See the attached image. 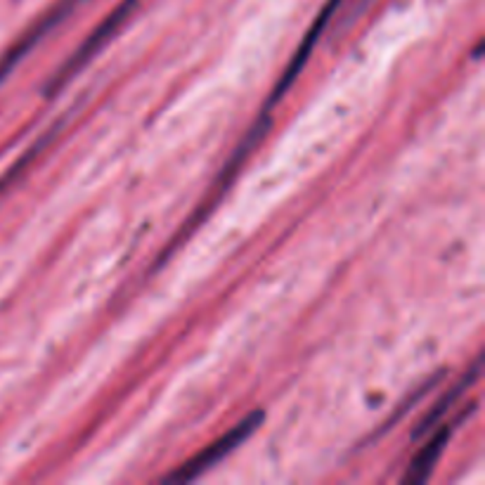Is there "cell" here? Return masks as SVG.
I'll list each match as a JSON object with an SVG mask.
<instances>
[{"mask_svg":"<svg viewBox=\"0 0 485 485\" xmlns=\"http://www.w3.org/2000/svg\"><path fill=\"white\" fill-rule=\"evenodd\" d=\"M71 7H74V3H71V0H62V3H58V5L52 7V10H47L46 17L38 19V24H36L34 29H29V34L24 36L22 41L12 47L5 58L0 59V83L5 81L7 76L12 74V69H15V67H17V64L22 62L26 55H29L31 47H34L36 43L43 41V36L50 34V31L55 29V26H58V24L62 22L64 17H67V15H69Z\"/></svg>","mask_w":485,"mask_h":485,"instance_id":"277c9868","label":"cell"},{"mask_svg":"<svg viewBox=\"0 0 485 485\" xmlns=\"http://www.w3.org/2000/svg\"><path fill=\"white\" fill-rule=\"evenodd\" d=\"M138 3L140 0H121V3H119V5H116L114 10H111L98 26H95L93 34L88 36L86 41L79 46V50H76L74 55L59 67L58 74L52 76L50 81L46 83V90H43L46 98H55V95H58L71 79H76V76L86 69L88 62H93V59L98 58V52L114 38L116 31L121 29L123 24H126V19L133 15Z\"/></svg>","mask_w":485,"mask_h":485,"instance_id":"6da1fadb","label":"cell"},{"mask_svg":"<svg viewBox=\"0 0 485 485\" xmlns=\"http://www.w3.org/2000/svg\"><path fill=\"white\" fill-rule=\"evenodd\" d=\"M263 419H266V415H263L260 410L248 412L242 422L235 424V427H232L227 434H223L220 438H216L214 443H208L206 448L199 452V455H195L192 459H187L185 464H180L174 474L163 476L162 480L163 483H190V480L199 479L202 474H206L208 469L216 467L220 459H226L227 455H232V452L237 450L239 445L247 443V440L254 436L256 428L263 424Z\"/></svg>","mask_w":485,"mask_h":485,"instance_id":"7a4b0ae2","label":"cell"},{"mask_svg":"<svg viewBox=\"0 0 485 485\" xmlns=\"http://www.w3.org/2000/svg\"><path fill=\"white\" fill-rule=\"evenodd\" d=\"M450 438H452V427L438 424V427L428 434L427 445H424L422 450L416 452L415 459H412L410 467H407V471H405V476H403L405 483H412V485L427 483L428 476L434 474L436 462L440 459V455H443V450L448 448V440Z\"/></svg>","mask_w":485,"mask_h":485,"instance_id":"5b68a950","label":"cell"},{"mask_svg":"<svg viewBox=\"0 0 485 485\" xmlns=\"http://www.w3.org/2000/svg\"><path fill=\"white\" fill-rule=\"evenodd\" d=\"M479 374H480V358H476L474 364H471V370H469L467 374H464L462 379H459V382H457L455 386L450 388V391H445L443 398H440L438 403H436L434 407H431V410L427 412V415H424L422 422L416 424L415 438H422V436L431 434V431H434V428L438 427V424H443L445 415H448V412H450L452 407H455L457 400L462 398V393L467 391V388L471 386V384H474L476 379H479Z\"/></svg>","mask_w":485,"mask_h":485,"instance_id":"8992f818","label":"cell"},{"mask_svg":"<svg viewBox=\"0 0 485 485\" xmlns=\"http://www.w3.org/2000/svg\"><path fill=\"white\" fill-rule=\"evenodd\" d=\"M341 3H343V0H327V5L322 7V12L318 15V19L311 24V29H308L306 38H303V41H300V46L296 47L294 58H291L290 64H287V69H284L282 79L275 83V90H272L270 100H268V111H270L272 107H275V104H278L279 100L284 98V95L290 93V88L294 86V81L299 79L300 71H303V67L308 64L312 50H315V43L320 41V36L324 34L327 24H330V19L334 17V12L339 10Z\"/></svg>","mask_w":485,"mask_h":485,"instance_id":"3957f363","label":"cell"}]
</instances>
